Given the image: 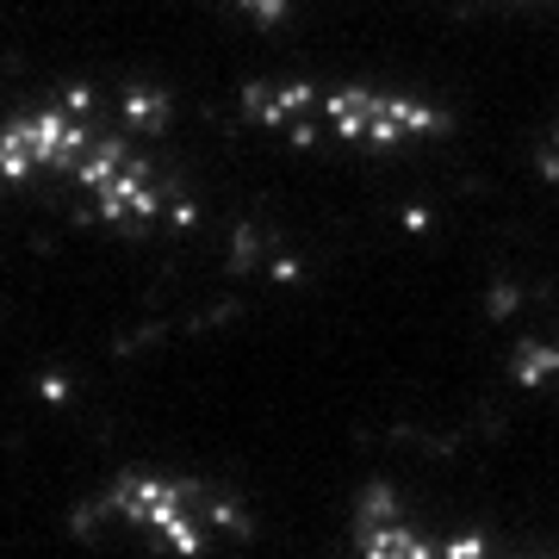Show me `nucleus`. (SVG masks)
<instances>
[{
  "label": "nucleus",
  "instance_id": "nucleus-1",
  "mask_svg": "<svg viewBox=\"0 0 559 559\" xmlns=\"http://www.w3.org/2000/svg\"><path fill=\"white\" fill-rule=\"evenodd\" d=\"M119 119L138 124V131H162V119H168V94H156V87H124Z\"/></svg>",
  "mask_w": 559,
  "mask_h": 559
},
{
  "label": "nucleus",
  "instance_id": "nucleus-2",
  "mask_svg": "<svg viewBox=\"0 0 559 559\" xmlns=\"http://www.w3.org/2000/svg\"><path fill=\"white\" fill-rule=\"evenodd\" d=\"M367 522H399V491L392 485H367V498H360V528Z\"/></svg>",
  "mask_w": 559,
  "mask_h": 559
},
{
  "label": "nucleus",
  "instance_id": "nucleus-3",
  "mask_svg": "<svg viewBox=\"0 0 559 559\" xmlns=\"http://www.w3.org/2000/svg\"><path fill=\"white\" fill-rule=\"evenodd\" d=\"M441 554L448 559H485L491 547H485V535H454V540H441Z\"/></svg>",
  "mask_w": 559,
  "mask_h": 559
},
{
  "label": "nucleus",
  "instance_id": "nucleus-4",
  "mask_svg": "<svg viewBox=\"0 0 559 559\" xmlns=\"http://www.w3.org/2000/svg\"><path fill=\"white\" fill-rule=\"evenodd\" d=\"M242 13H249V20H261V25H280L286 20V0H237Z\"/></svg>",
  "mask_w": 559,
  "mask_h": 559
},
{
  "label": "nucleus",
  "instance_id": "nucleus-5",
  "mask_svg": "<svg viewBox=\"0 0 559 559\" xmlns=\"http://www.w3.org/2000/svg\"><path fill=\"white\" fill-rule=\"evenodd\" d=\"M168 224H175V230H193V224H200V205L187 200V193H175V200H168Z\"/></svg>",
  "mask_w": 559,
  "mask_h": 559
},
{
  "label": "nucleus",
  "instance_id": "nucleus-6",
  "mask_svg": "<svg viewBox=\"0 0 559 559\" xmlns=\"http://www.w3.org/2000/svg\"><path fill=\"white\" fill-rule=\"evenodd\" d=\"M62 106H69V112H75V119H94V87H69V94H62Z\"/></svg>",
  "mask_w": 559,
  "mask_h": 559
},
{
  "label": "nucleus",
  "instance_id": "nucleus-7",
  "mask_svg": "<svg viewBox=\"0 0 559 559\" xmlns=\"http://www.w3.org/2000/svg\"><path fill=\"white\" fill-rule=\"evenodd\" d=\"M516 305H522L516 286H491V318H516Z\"/></svg>",
  "mask_w": 559,
  "mask_h": 559
},
{
  "label": "nucleus",
  "instance_id": "nucleus-8",
  "mask_svg": "<svg viewBox=\"0 0 559 559\" xmlns=\"http://www.w3.org/2000/svg\"><path fill=\"white\" fill-rule=\"evenodd\" d=\"M267 274H274L280 286H293V280H305V261L299 255H274V267H267Z\"/></svg>",
  "mask_w": 559,
  "mask_h": 559
},
{
  "label": "nucleus",
  "instance_id": "nucleus-9",
  "mask_svg": "<svg viewBox=\"0 0 559 559\" xmlns=\"http://www.w3.org/2000/svg\"><path fill=\"white\" fill-rule=\"evenodd\" d=\"M38 399H44V404H69V380H62V373H44V380H38Z\"/></svg>",
  "mask_w": 559,
  "mask_h": 559
},
{
  "label": "nucleus",
  "instance_id": "nucleus-10",
  "mask_svg": "<svg viewBox=\"0 0 559 559\" xmlns=\"http://www.w3.org/2000/svg\"><path fill=\"white\" fill-rule=\"evenodd\" d=\"M404 230H429V212L423 205H404Z\"/></svg>",
  "mask_w": 559,
  "mask_h": 559
}]
</instances>
